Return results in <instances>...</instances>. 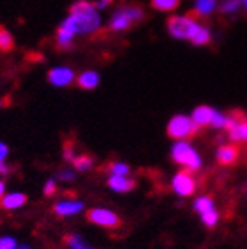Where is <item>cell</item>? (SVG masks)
<instances>
[{"instance_id": "1", "label": "cell", "mask_w": 247, "mask_h": 249, "mask_svg": "<svg viewBox=\"0 0 247 249\" xmlns=\"http://www.w3.org/2000/svg\"><path fill=\"white\" fill-rule=\"evenodd\" d=\"M61 24L73 31L74 35H88L101 28V14L93 2L78 0L70 7V16Z\"/></svg>"}, {"instance_id": "2", "label": "cell", "mask_w": 247, "mask_h": 249, "mask_svg": "<svg viewBox=\"0 0 247 249\" xmlns=\"http://www.w3.org/2000/svg\"><path fill=\"white\" fill-rule=\"evenodd\" d=\"M168 31L178 40H189L194 45H208L211 42V30L194 18L192 14L171 16L168 19Z\"/></svg>"}, {"instance_id": "3", "label": "cell", "mask_w": 247, "mask_h": 249, "mask_svg": "<svg viewBox=\"0 0 247 249\" xmlns=\"http://www.w3.org/2000/svg\"><path fill=\"white\" fill-rule=\"evenodd\" d=\"M171 160L183 170L195 173L202 168V158L189 140H176L171 145Z\"/></svg>"}, {"instance_id": "4", "label": "cell", "mask_w": 247, "mask_h": 249, "mask_svg": "<svg viewBox=\"0 0 247 249\" xmlns=\"http://www.w3.org/2000/svg\"><path fill=\"white\" fill-rule=\"evenodd\" d=\"M143 9L137 4H124L121 7H118L116 11L112 12V18L109 21V30L121 33V31L130 30L133 24L140 23L143 19Z\"/></svg>"}, {"instance_id": "5", "label": "cell", "mask_w": 247, "mask_h": 249, "mask_svg": "<svg viewBox=\"0 0 247 249\" xmlns=\"http://www.w3.org/2000/svg\"><path fill=\"white\" fill-rule=\"evenodd\" d=\"M199 132V126L194 123L192 116H187V114H176L168 121L166 133L168 137L176 142V140H189L190 137H194Z\"/></svg>"}, {"instance_id": "6", "label": "cell", "mask_w": 247, "mask_h": 249, "mask_svg": "<svg viewBox=\"0 0 247 249\" xmlns=\"http://www.w3.org/2000/svg\"><path fill=\"white\" fill-rule=\"evenodd\" d=\"M87 220L90 223L97 227H102V229L114 230L118 227H121V218L116 211L107 210V208H92V210L87 211Z\"/></svg>"}, {"instance_id": "7", "label": "cell", "mask_w": 247, "mask_h": 249, "mask_svg": "<svg viewBox=\"0 0 247 249\" xmlns=\"http://www.w3.org/2000/svg\"><path fill=\"white\" fill-rule=\"evenodd\" d=\"M197 189V180L194 177V173L187 170H182L175 173L171 178V191L173 194H176L178 197H190Z\"/></svg>"}, {"instance_id": "8", "label": "cell", "mask_w": 247, "mask_h": 249, "mask_svg": "<svg viewBox=\"0 0 247 249\" xmlns=\"http://www.w3.org/2000/svg\"><path fill=\"white\" fill-rule=\"evenodd\" d=\"M85 210V202L80 199H62L54 204V213L61 218H71Z\"/></svg>"}, {"instance_id": "9", "label": "cell", "mask_w": 247, "mask_h": 249, "mask_svg": "<svg viewBox=\"0 0 247 249\" xmlns=\"http://www.w3.org/2000/svg\"><path fill=\"white\" fill-rule=\"evenodd\" d=\"M47 78H49V83H52L54 87H70L74 82V71L71 68L59 66L49 71Z\"/></svg>"}, {"instance_id": "10", "label": "cell", "mask_w": 247, "mask_h": 249, "mask_svg": "<svg viewBox=\"0 0 247 249\" xmlns=\"http://www.w3.org/2000/svg\"><path fill=\"white\" fill-rule=\"evenodd\" d=\"M107 187L112 192H118V194H128L137 187V182L130 177H114L109 175L107 178Z\"/></svg>"}, {"instance_id": "11", "label": "cell", "mask_w": 247, "mask_h": 249, "mask_svg": "<svg viewBox=\"0 0 247 249\" xmlns=\"http://www.w3.org/2000/svg\"><path fill=\"white\" fill-rule=\"evenodd\" d=\"M214 113H216V109L211 107V106H197L192 111V120H194V123L199 126V130H201V128H204V126H211Z\"/></svg>"}, {"instance_id": "12", "label": "cell", "mask_w": 247, "mask_h": 249, "mask_svg": "<svg viewBox=\"0 0 247 249\" xmlns=\"http://www.w3.org/2000/svg\"><path fill=\"white\" fill-rule=\"evenodd\" d=\"M26 202H28V196L24 194V192L14 191V192H7L4 197L0 199V206L7 211H12V210H19V208H23Z\"/></svg>"}, {"instance_id": "13", "label": "cell", "mask_w": 247, "mask_h": 249, "mask_svg": "<svg viewBox=\"0 0 247 249\" xmlns=\"http://www.w3.org/2000/svg\"><path fill=\"white\" fill-rule=\"evenodd\" d=\"M239 158V149L235 147L233 144H225L220 145L216 151V160L220 161L221 164L228 166V164H233Z\"/></svg>"}, {"instance_id": "14", "label": "cell", "mask_w": 247, "mask_h": 249, "mask_svg": "<svg viewBox=\"0 0 247 249\" xmlns=\"http://www.w3.org/2000/svg\"><path fill=\"white\" fill-rule=\"evenodd\" d=\"M74 33L71 30H68L66 26H59L57 33H55V45L61 49V51H70L73 49V42H74Z\"/></svg>"}, {"instance_id": "15", "label": "cell", "mask_w": 247, "mask_h": 249, "mask_svg": "<svg viewBox=\"0 0 247 249\" xmlns=\"http://www.w3.org/2000/svg\"><path fill=\"white\" fill-rule=\"evenodd\" d=\"M76 83H78V87L83 90H93L101 83V76H99L97 71H83V73L76 78Z\"/></svg>"}, {"instance_id": "16", "label": "cell", "mask_w": 247, "mask_h": 249, "mask_svg": "<svg viewBox=\"0 0 247 249\" xmlns=\"http://www.w3.org/2000/svg\"><path fill=\"white\" fill-rule=\"evenodd\" d=\"M228 139L235 142H247V118L246 120H237L235 124L228 130Z\"/></svg>"}, {"instance_id": "17", "label": "cell", "mask_w": 247, "mask_h": 249, "mask_svg": "<svg viewBox=\"0 0 247 249\" xmlns=\"http://www.w3.org/2000/svg\"><path fill=\"white\" fill-rule=\"evenodd\" d=\"M218 0H195L194 2V12L192 16L197 18V16H209L218 9Z\"/></svg>"}, {"instance_id": "18", "label": "cell", "mask_w": 247, "mask_h": 249, "mask_svg": "<svg viewBox=\"0 0 247 249\" xmlns=\"http://www.w3.org/2000/svg\"><path fill=\"white\" fill-rule=\"evenodd\" d=\"M214 208H216V204H214L211 196H199V197L194 199V211H195L199 216L208 213V211L214 210Z\"/></svg>"}, {"instance_id": "19", "label": "cell", "mask_w": 247, "mask_h": 249, "mask_svg": "<svg viewBox=\"0 0 247 249\" xmlns=\"http://www.w3.org/2000/svg\"><path fill=\"white\" fill-rule=\"evenodd\" d=\"M73 168L74 171H78V173H88L90 170H92L93 166H95V163H93V160L90 158L88 154H80L74 158L73 163Z\"/></svg>"}, {"instance_id": "20", "label": "cell", "mask_w": 247, "mask_h": 249, "mask_svg": "<svg viewBox=\"0 0 247 249\" xmlns=\"http://www.w3.org/2000/svg\"><path fill=\"white\" fill-rule=\"evenodd\" d=\"M66 246H68V249H97L85 237H81L80 233H70L66 237Z\"/></svg>"}, {"instance_id": "21", "label": "cell", "mask_w": 247, "mask_h": 249, "mask_svg": "<svg viewBox=\"0 0 247 249\" xmlns=\"http://www.w3.org/2000/svg\"><path fill=\"white\" fill-rule=\"evenodd\" d=\"M130 173H131L130 164L124 163V161H112V163H109V175L130 177Z\"/></svg>"}, {"instance_id": "22", "label": "cell", "mask_w": 247, "mask_h": 249, "mask_svg": "<svg viewBox=\"0 0 247 249\" xmlns=\"http://www.w3.org/2000/svg\"><path fill=\"white\" fill-rule=\"evenodd\" d=\"M151 5L156 11L171 12L180 5V0H151Z\"/></svg>"}, {"instance_id": "23", "label": "cell", "mask_w": 247, "mask_h": 249, "mask_svg": "<svg viewBox=\"0 0 247 249\" xmlns=\"http://www.w3.org/2000/svg\"><path fill=\"white\" fill-rule=\"evenodd\" d=\"M12 49H14V36L4 26H0V51L9 52Z\"/></svg>"}, {"instance_id": "24", "label": "cell", "mask_w": 247, "mask_h": 249, "mask_svg": "<svg viewBox=\"0 0 247 249\" xmlns=\"http://www.w3.org/2000/svg\"><path fill=\"white\" fill-rule=\"evenodd\" d=\"M201 222H202V225L208 227V229H214V227L218 225V222H220V213H218L216 208L208 211V213L201 214Z\"/></svg>"}, {"instance_id": "25", "label": "cell", "mask_w": 247, "mask_h": 249, "mask_svg": "<svg viewBox=\"0 0 247 249\" xmlns=\"http://www.w3.org/2000/svg\"><path fill=\"white\" fill-rule=\"evenodd\" d=\"M240 7H242V5H240V0H223L220 4V11L223 12V14H235Z\"/></svg>"}, {"instance_id": "26", "label": "cell", "mask_w": 247, "mask_h": 249, "mask_svg": "<svg viewBox=\"0 0 247 249\" xmlns=\"http://www.w3.org/2000/svg\"><path fill=\"white\" fill-rule=\"evenodd\" d=\"M55 178L61 180V182H73V180L76 178V171H74L73 168H62V170L57 171Z\"/></svg>"}, {"instance_id": "27", "label": "cell", "mask_w": 247, "mask_h": 249, "mask_svg": "<svg viewBox=\"0 0 247 249\" xmlns=\"http://www.w3.org/2000/svg\"><path fill=\"white\" fill-rule=\"evenodd\" d=\"M19 242L12 235H0V249H18Z\"/></svg>"}, {"instance_id": "28", "label": "cell", "mask_w": 247, "mask_h": 249, "mask_svg": "<svg viewBox=\"0 0 247 249\" xmlns=\"http://www.w3.org/2000/svg\"><path fill=\"white\" fill-rule=\"evenodd\" d=\"M55 191H57V178H47L45 183H43V194L47 197H51V196L55 194Z\"/></svg>"}, {"instance_id": "29", "label": "cell", "mask_w": 247, "mask_h": 249, "mask_svg": "<svg viewBox=\"0 0 247 249\" xmlns=\"http://www.w3.org/2000/svg\"><path fill=\"white\" fill-rule=\"evenodd\" d=\"M7 158H9V145L0 140V164L5 163V161H7Z\"/></svg>"}, {"instance_id": "30", "label": "cell", "mask_w": 247, "mask_h": 249, "mask_svg": "<svg viewBox=\"0 0 247 249\" xmlns=\"http://www.w3.org/2000/svg\"><path fill=\"white\" fill-rule=\"evenodd\" d=\"M74 158H76V156H74L71 144H66V147H64V160H66V161H70V163H73Z\"/></svg>"}, {"instance_id": "31", "label": "cell", "mask_w": 247, "mask_h": 249, "mask_svg": "<svg viewBox=\"0 0 247 249\" xmlns=\"http://www.w3.org/2000/svg\"><path fill=\"white\" fill-rule=\"evenodd\" d=\"M112 2H114V0H97L95 5H97V9H99V11H102V9H107Z\"/></svg>"}, {"instance_id": "32", "label": "cell", "mask_w": 247, "mask_h": 249, "mask_svg": "<svg viewBox=\"0 0 247 249\" xmlns=\"http://www.w3.org/2000/svg\"><path fill=\"white\" fill-rule=\"evenodd\" d=\"M9 173H11V168H9V164L7 163L0 164V178H2V177H7Z\"/></svg>"}, {"instance_id": "33", "label": "cell", "mask_w": 247, "mask_h": 249, "mask_svg": "<svg viewBox=\"0 0 247 249\" xmlns=\"http://www.w3.org/2000/svg\"><path fill=\"white\" fill-rule=\"evenodd\" d=\"M7 194V185H5V180L0 178V199Z\"/></svg>"}, {"instance_id": "34", "label": "cell", "mask_w": 247, "mask_h": 249, "mask_svg": "<svg viewBox=\"0 0 247 249\" xmlns=\"http://www.w3.org/2000/svg\"><path fill=\"white\" fill-rule=\"evenodd\" d=\"M9 104H11V99H9V97H0V109L7 107Z\"/></svg>"}, {"instance_id": "35", "label": "cell", "mask_w": 247, "mask_h": 249, "mask_svg": "<svg viewBox=\"0 0 247 249\" xmlns=\"http://www.w3.org/2000/svg\"><path fill=\"white\" fill-rule=\"evenodd\" d=\"M18 249H33V248H31L30 244H19L18 246Z\"/></svg>"}, {"instance_id": "36", "label": "cell", "mask_w": 247, "mask_h": 249, "mask_svg": "<svg viewBox=\"0 0 247 249\" xmlns=\"http://www.w3.org/2000/svg\"><path fill=\"white\" fill-rule=\"evenodd\" d=\"M240 5H242V9L247 11V0H240Z\"/></svg>"}]
</instances>
